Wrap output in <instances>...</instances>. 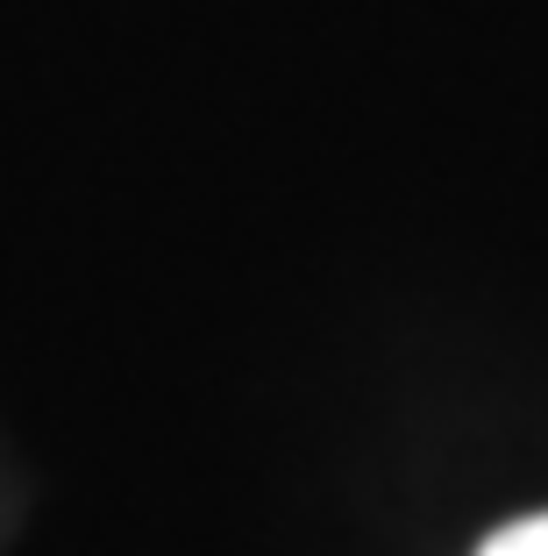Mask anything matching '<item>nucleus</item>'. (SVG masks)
I'll return each mask as SVG.
<instances>
[{"label": "nucleus", "instance_id": "f257e3e1", "mask_svg": "<svg viewBox=\"0 0 548 556\" xmlns=\"http://www.w3.org/2000/svg\"><path fill=\"white\" fill-rule=\"evenodd\" d=\"M477 556H548V514H527V521L499 528Z\"/></svg>", "mask_w": 548, "mask_h": 556}]
</instances>
